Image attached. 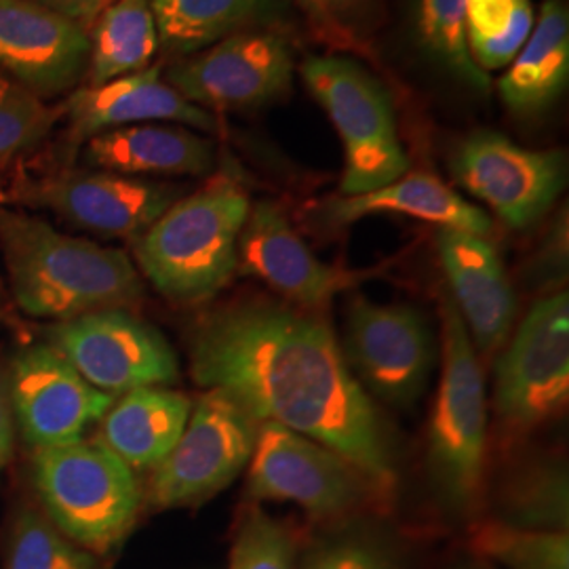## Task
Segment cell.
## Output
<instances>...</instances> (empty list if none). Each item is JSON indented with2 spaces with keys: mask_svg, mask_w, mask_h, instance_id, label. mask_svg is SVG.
Here are the masks:
<instances>
[{
  "mask_svg": "<svg viewBox=\"0 0 569 569\" xmlns=\"http://www.w3.org/2000/svg\"><path fill=\"white\" fill-rule=\"evenodd\" d=\"M188 361L199 387L333 449L380 502L392 498L399 477L387 425L321 312L258 293L234 298L194 321Z\"/></svg>",
  "mask_w": 569,
  "mask_h": 569,
  "instance_id": "obj_1",
  "label": "cell"
},
{
  "mask_svg": "<svg viewBox=\"0 0 569 569\" xmlns=\"http://www.w3.org/2000/svg\"><path fill=\"white\" fill-rule=\"evenodd\" d=\"M0 253L13 302L28 317L60 323L142 302L140 270L124 251L63 234L7 204H0Z\"/></svg>",
  "mask_w": 569,
  "mask_h": 569,
  "instance_id": "obj_2",
  "label": "cell"
},
{
  "mask_svg": "<svg viewBox=\"0 0 569 569\" xmlns=\"http://www.w3.org/2000/svg\"><path fill=\"white\" fill-rule=\"evenodd\" d=\"M249 207L243 183L230 173L183 194L136 239L143 277L169 302H211L237 274Z\"/></svg>",
  "mask_w": 569,
  "mask_h": 569,
  "instance_id": "obj_3",
  "label": "cell"
},
{
  "mask_svg": "<svg viewBox=\"0 0 569 569\" xmlns=\"http://www.w3.org/2000/svg\"><path fill=\"white\" fill-rule=\"evenodd\" d=\"M32 475L51 526L102 559L121 547L140 517L143 489L136 470L100 439L34 449Z\"/></svg>",
  "mask_w": 569,
  "mask_h": 569,
  "instance_id": "obj_4",
  "label": "cell"
},
{
  "mask_svg": "<svg viewBox=\"0 0 569 569\" xmlns=\"http://www.w3.org/2000/svg\"><path fill=\"white\" fill-rule=\"evenodd\" d=\"M441 323L443 373L428 428V472L441 505L468 517L477 509L483 486L486 385L477 348L449 296L441 302Z\"/></svg>",
  "mask_w": 569,
  "mask_h": 569,
  "instance_id": "obj_5",
  "label": "cell"
},
{
  "mask_svg": "<svg viewBox=\"0 0 569 569\" xmlns=\"http://www.w3.org/2000/svg\"><path fill=\"white\" fill-rule=\"evenodd\" d=\"M302 79L345 142L340 197H359L403 178L409 159L399 140L390 93L359 61L312 56Z\"/></svg>",
  "mask_w": 569,
  "mask_h": 569,
  "instance_id": "obj_6",
  "label": "cell"
},
{
  "mask_svg": "<svg viewBox=\"0 0 569 569\" xmlns=\"http://www.w3.org/2000/svg\"><path fill=\"white\" fill-rule=\"evenodd\" d=\"M569 401L568 289L540 296L496 363L493 407L502 432L519 439L559 418Z\"/></svg>",
  "mask_w": 569,
  "mask_h": 569,
  "instance_id": "obj_7",
  "label": "cell"
},
{
  "mask_svg": "<svg viewBox=\"0 0 569 569\" xmlns=\"http://www.w3.org/2000/svg\"><path fill=\"white\" fill-rule=\"evenodd\" d=\"M247 496L253 502H293L327 526L380 502L366 475L340 453L274 422H260Z\"/></svg>",
  "mask_w": 569,
  "mask_h": 569,
  "instance_id": "obj_8",
  "label": "cell"
},
{
  "mask_svg": "<svg viewBox=\"0 0 569 569\" xmlns=\"http://www.w3.org/2000/svg\"><path fill=\"white\" fill-rule=\"evenodd\" d=\"M260 422L224 390L192 403L180 441L152 470L143 505L152 510L197 507L228 488L253 456Z\"/></svg>",
  "mask_w": 569,
  "mask_h": 569,
  "instance_id": "obj_9",
  "label": "cell"
},
{
  "mask_svg": "<svg viewBox=\"0 0 569 569\" xmlns=\"http://www.w3.org/2000/svg\"><path fill=\"white\" fill-rule=\"evenodd\" d=\"M47 345L91 387L121 397L129 390L169 387L180 378L178 355L157 327L127 308H108L47 329Z\"/></svg>",
  "mask_w": 569,
  "mask_h": 569,
  "instance_id": "obj_10",
  "label": "cell"
},
{
  "mask_svg": "<svg viewBox=\"0 0 569 569\" xmlns=\"http://www.w3.org/2000/svg\"><path fill=\"white\" fill-rule=\"evenodd\" d=\"M346 363L367 395L397 409L416 406L435 366L425 315L409 305H378L357 296L348 308Z\"/></svg>",
  "mask_w": 569,
  "mask_h": 569,
  "instance_id": "obj_11",
  "label": "cell"
},
{
  "mask_svg": "<svg viewBox=\"0 0 569 569\" xmlns=\"http://www.w3.org/2000/svg\"><path fill=\"white\" fill-rule=\"evenodd\" d=\"M451 171L458 183L512 228L538 224L568 186V154L561 148L531 150L496 131L465 138Z\"/></svg>",
  "mask_w": 569,
  "mask_h": 569,
  "instance_id": "obj_12",
  "label": "cell"
},
{
  "mask_svg": "<svg viewBox=\"0 0 569 569\" xmlns=\"http://www.w3.org/2000/svg\"><path fill=\"white\" fill-rule=\"evenodd\" d=\"M186 190L178 183L131 178L102 169H61L16 188V199L56 213L82 230L138 239Z\"/></svg>",
  "mask_w": 569,
  "mask_h": 569,
  "instance_id": "obj_13",
  "label": "cell"
},
{
  "mask_svg": "<svg viewBox=\"0 0 569 569\" xmlns=\"http://www.w3.org/2000/svg\"><path fill=\"white\" fill-rule=\"evenodd\" d=\"M293 70V51L283 34L253 28L178 61L164 81L207 112L244 110L287 96Z\"/></svg>",
  "mask_w": 569,
  "mask_h": 569,
  "instance_id": "obj_14",
  "label": "cell"
},
{
  "mask_svg": "<svg viewBox=\"0 0 569 569\" xmlns=\"http://www.w3.org/2000/svg\"><path fill=\"white\" fill-rule=\"evenodd\" d=\"M7 378L16 425L23 441L34 449L79 441L117 399L91 387L49 345L18 352Z\"/></svg>",
  "mask_w": 569,
  "mask_h": 569,
  "instance_id": "obj_15",
  "label": "cell"
},
{
  "mask_svg": "<svg viewBox=\"0 0 569 569\" xmlns=\"http://www.w3.org/2000/svg\"><path fill=\"white\" fill-rule=\"evenodd\" d=\"M237 272L262 281L284 302L317 312L367 277L359 270L321 262L272 201L249 207L239 239Z\"/></svg>",
  "mask_w": 569,
  "mask_h": 569,
  "instance_id": "obj_16",
  "label": "cell"
},
{
  "mask_svg": "<svg viewBox=\"0 0 569 569\" xmlns=\"http://www.w3.org/2000/svg\"><path fill=\"white\" fill-rule=\"evenodd\" d=\"M89 34L32 0H0V72L41 98L66 93L87 72Z\"/></svg>",
  "mask_w": 569,
  "mask_h": 569,
  "instance_id": "obj_17",
  "label": "cell"
},
{
  "mask_svg": "<svg viewBox=\"0 0 569 569\" xmlns=\"http://www.w3.org/2000/svg\"><path fill=\"white\" fill-rule=\"evenodd\" d=\"M437 251L472 346L491 357L509 340L517 300L507 268L489 237L439 228Z\"/></svg>",
  "mask_w": 569,
  "mask_h": 569,
  "instance_id": "obj_18",
  "label": "cell"
},
{
  "mask_svg": "<svg viewBox=\"0 0 569 569\" xmlns=\"http://www.w3.org/2000/svg\"><path fill=\"white\" fill-rule=\"evenodd\" d=\"M66 117L70 133L82 142L110 129L143 122L182 124L201 133L218 127L211 112L183 100L171 84H167L159 66H148L114 81L77 89L66 102Z\"/></svg>",
  "mask_w": 569,
  "mask_h": 569,
  "instance_id": "obj_19",
  "label": "cell"
},
{
  "mask_svg": "<svg viewBox=\"0 0 569 569\" xmlns=\"http://www.w3.org/2000/svg\"><path fill=\"white\" fill-rule=\"evenodd\" d=\"M82 161L131 178H201L216 167V143L182 124H129L89 138Z\"/></svg>",
  "mask_w": 569,
  "mask_h": 569,
  "instance_id": "obj_20",
  "label": "cell"
},
{
  "mask_svg": "<svg viewBox=\"0 0 569 569\" xmlns=\"http://www.w3.org/2000/svg\"><path fill=\"white\" fill-rule=\"evenodd\" d=\"M392 213L416 218L439 228L467 230L479 237L491 234V218L483 209L465 201L453 188L432 173H409L359 197H336L321 209L319 220L329 226H348L367 216Z\"/></svg>",
  "mask_w": 569,
  "mask_h": 569,
  "instance_id": "obj_21",
  "label": "cell"
},
{
  "mask_svg": "<svg viewBox=\"0 0 569 569\" xmlns=\"http://www.w3.org/2000/svg\"><path fill=\"white\" fill-rule=\"evenodd\" d=\"M192 401L167 387L136 388L114 399L100 420V441L131 470H154L176 448Z\"/></svg>",
  "mask_w": 569,
  "mask_h": 569,
  "instance_id": "obj_22",
  "label": "cell"
},
{
  "mask_svg": "<svg viewBox=\"0 0 569 569\" xmlns=\"http://www.w3.org/2000/svg\"><path fill=\"white\" fill-rule=\"evenodd\" d=\"M569 81V13L563 0H547L528 42L498 82L505 103L519 117L549 110Z\"/></svg>",
  "mask_w": 569,
  "mask_h": 569,
  "instance_id": "obj_23",
  "label": "cell"
},
{
  "mask_svg": "<svg viewBox=\"0 0 569 569\" xmlns=\"http://www.w3.org/2000/svg\"><path fill=\"white\" fill-rule=\"evenodd\" d=\"M159 44L173 56H194L244 30L279 20L287 0H150Z\"/></svg>",
  "mask_w": 569,
  "mask_h": 569,
  "instance_id": "obj_24",
  "label": "cell"
},
{
  "mask_svg": "<svg viewBox=\"0 0 569 569\" xmlns=\"http://www.w3.org/2000/svg\"><path fill=\"white\" fill-rule=\"evenodd\" d=\"M157 49L159 32L150 0H114L89 37V87L140 72Z\"/></svg>",
  "mask_w": 569,
  "mask_h": 569,
  "instance_id": "obj_25",
  "label": "cell"
},
{
  "mask_svg": "<svg viewBox=\"0 0 569 569\" xmlns=\"http://www.w3.org/2000/svg\"><path fill=\"white\" fill-rule=\"evenodd\" d=\"M493 519L512 528L568 531L569 475L561 458H529L502 479Z\"/></svg>",
  "mask_w": 569,
  "mask_h": 569,
  "instance_id": "obj_26",
  "label": "cell"
},
{
  "mask_svg": "<svg viewBox=\"0 0 569 569\" xmlns=\"http://www.w3.org/2000/svg\"><path fill=\"white\" fill-rule=\"evenodd\" d=\"M467 0H416V41L428 60L443 68L456 81L472 91L488 93L491 82L470 56L467 41Z\"/></svg>",
  "mask_w": 569,
  "mask_h": 569,
  "instance_id": "obj_27",
  "label": "cell"
},
{
  "mask_svg": "<svg viewBox=\"0 0 569 569\" xmlns=\"http://www.w3.org/2000/svg\"><path fill=\"white\" fill-rule=\"evenodd\" d=\"M465 13L468 49L483 72L509 66L533 30L531 0H467Z\"/></svg>",
  "mask_w": 569,
  "mask_h": 569,
  "instance_id": "obj_28",
  "label": "cell"
},
{
  "mask_svg": "<svg viewBox=\"0 0 569 569\" xmlns=\"http://www.w3.org/2000/svg\"><path fill=\"white\" fill-rule=\"evenodd\" d=\"M300 559V569H406L387 529L361 517L329 526Z\"/></svg>",
  "mask_w": 569,
  "mask_h": 569,
  "instance_id": "obj_29",
  "label": "cell"
},
{
  "mask_svg": "<svg viewBox=\"0 0 569 569\" xmlns=\"http://www.w3.org/2000/svg\"><path fill=\"white\" fill-rule=\"evenodd\" d=\"M468 549L509 569H569L568 531L512 528L491 517L470 526Z\"/></svg>",
  "mask_w": 569,
  "mask_h": 569,
  "instance_id": "obj_30",
  "label": "cell"
},
{
  "mask_svg": "<svg viewBox=\"0 0 569 569\" xmlns=\"http://www.w3.org/2000/svg\"><path fill=\"white\" fill-rule=\"evenodd\" d=\"M7 569H103V559L70 542L39 510L23 509L11 529Z\"/></svg>",
  "mask_w": 569,
  "mask_h": 569,
  "instance_id": "obj_31",
  "label": "cell"
},
{
  "mask_svg": "<svg viewBox=\"0 0 569 569\" xmlns=\"http://www.w3.org/2000/svg\"><path fill=\"white\" fill-rule=\"evenodd\" d=\"M298 559L300 538L296 529L258 505L239 515L228 569H296Z\"/></svg>",
  "mask_w": 569,
  "mask_h": 569,
  "instance_id": "obj_32",
  "label": "cell"
},
{
  "mask_svg": "<svg viewBox=\"0 0 569 569\" xmlns=\"http://www.w3.org/2000/svg\"><path fill=\"white\" fill-rule=\"evenodd\" d=\"M56 124L41 96L0 72V171L39 148Z\"/></svg>",
  "mask_w": 569,
  "mask_h": 569,
  "instance_id": "obj_33",
  "label": "cell"
},
{
  "mask_svg": "<svg viewBox=\"0 0 569 569\" xmlns=\"http://www.w3.org/2000/svg\"><path fill=\"white\" fill-rule=\"evenodd\" d=\"M528 281L536 291L549 296L566 289L568 281V213L559 216L550 226L549 234L533 253L528 268Z\"/></svg>",
  "mask_w": 569,
  "mask_h": 569,
  "instance_id": "obj_34",
  "label": "cell"
},
{
  "mask_svg": "<svg viewBox=\"0 0 569 569\" xmlns=\"http://www.w3.org/2000/svg\"><path fill=\"white\" fill-rule=\"evenodd\" d=\"M32 2L87 30V26L96 23V20L114 0H32Z\"/></svg>",
  "mask_w": 569,
  "mask_h": 569,
  "instance_id": "obj_35",
  "label": "cell"
},
{
  "mask_svg": "<svg viewBox=\"0 0 569 569\" xmlns=\"http://www.w3.org/2000/svg\"><path fill=\"white\" fill-rule=\"evenodd\" d=\"M13 443H16V416H13L11 395H9V378L0 369V475L13 456Z\"/></svg>",
  "mask_w": 569,
  "mask_h": 569,
  "instance_id": "obj_36",
  "label": "cell"
},
{
  "mask_svg": "<svg viewBox=\"0 0 569 569\" xmlns=\"http://www.w3.org/2000/svg\"><path fill=\"white\" fill-rule=\"evenodd\" d=\"M308 2H312L317 7H323V9H340V7L350 4L352 0H308Z\"/></svg>",
  "mask_w": 569,
  "mask_h": 569,
  "instance_id": "obj_37",
  "label": "cell"
},
{
  "mask_svg": "<svg viewBox=\"0 0 569 569\" xmlns=\"http://www.w3.org/2000/svg\"><path fill=\"white\" fill-rule=\"evenodd\" d=\"M453 569H491L488 563H483V561H468V563H462V566H458V568Z\"/></svg>",
  "mask_w": 569,
  "mask_h": 569,
  "instance_id": "obj_38",
  "label": "cell"
},
{
  "mask_svg": "<svg viewBox=\"0 0 569 569\" xmlns=\"http://www.w3.org/2000/svg\"><path fill=\"white\" fill-rule=\"evenodd\" d=\"M0 312H2V306H0Z\"/></svg>",
  "mask_w": 569,
  "mask_h": 569,
  "instance_id": "obj_39",
  "label": "cell"
}]
</instances>
